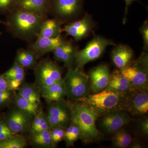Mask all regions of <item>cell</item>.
<instances>
[{
	"instance_id": "1",
	"label": "cell",
	"mask_w": 148,
	"mask_h": 148,
	"mask_svg": "<svg viewBox=\"0 0 148 148\" xmlns=\"http://www.w3.org/2000/svg\"><path fill=\"white\" fill-rule=\"evenodd\" d=\"M70 121L79 127L82 133L81 140L85 144L100 140L102 134L96 127V121L99 115L79 101L67 102Z\"/></svg>"
},
{
	"instance_id": "2",
	"label": "cell",
	"mask_w": 148,
	"mask_h": 148,
	"mask_svg": "<svg viewBox=\"0 0 148 148\" xmlns=\"http://www.w3.org/2000/svg\"><path fill=\"white\" fill-rule=\"evenodd\" d=\"M129 94H123L104 89L102 91L88 94L79 101L95 111L99 115L118 111H125L126 98Z\"/></svg>"
},
{
	"instance_id": "3",
	"label": "cell",
	"mask_w": 148,
	"mask_h": 148,
	"mask_svg": "<svg viewBox=\"0 0 148 148\" xmlns=\"http://www.w3.org/2000/svg\"><path fill=\"white\" fill-rule=\"evenodd\" d=\"M44 21L43 16L17 9L11 15L9 24L14 35L27 39L37 36Z\"/></svg>"
},
{
	"instance_id": "4",
	"label": "cell",
	"mask_w": 148,
	"mask_h": 148,
	"mask_svg": "<svg viewBox=\"0 0 148 148\" xmlns=\"http://www.w3.org/2000/svg\"><path fill=\"white\" fill-rule=\"evenodd\" d=\"M64 79L66 96L73 101H78L89 93V78L80 69H68Z\"/></svg>"
},
{
	"instance_id": "5",
	"label": "cell",
	"mask_w": 148,
	"mask_h": 148,
	"mask_svg": "<svg viewBox=\"0 0 148 148\" xmlns=\"http://www.w3.org/2000/svg\"><path fill=\"white\" fill-rule=\"evenodd\" d=\"M121 73L135 89L148 90V56L143 53L137 61L130 63Z\"/></svg>"
},
{
	"instance_id": "6",
	"label": "cell",
	"mask_w": 148,
	"mask_h": 148,
	"mask_svg": "<svg viewBox=\"0 0 148 148\" xmlns=\"http://www.w3.org/2000/svg\"><path fill=\"white\" fill-rule=\"evenodd\" d=\"M36 84L40 91L62 79V72L55 62L45 59L37 63L34 68Z\"/></svg>"
},
{
	"instance_id": "7",
	"label": "cell",
	"mask_w": 148,
	"mask_h": 148,
	"mask_svg": "<svg viewBox=\"0 0 148 148\" xmlns=\"http://www.w3.org/2000/svg\"><path fill=\"white\" fill-rule=\"evenodd\" d=\"M113 45L114 43L110 40L102 37H95L84 49L77 51L75 58L76 68L81 69L88 62L97 59L108 46Z\"/></svg>"
},
{
	"instance_id": "8",
	"label": "cell",
	"mask_w": 148,
	"mask_h": 148,
	"mask_svg": "<svg viewBox=\"0 0 148 148\" xmlns=\"http://www.w3.org/2000/svg\"><path fill=\"white\" fill-rule=\"evenodd\" d=\"M46 115L51 128L55 127L65 128L71 122L68 103L63 100L49 103Z\"/></svg>"
},
{
	"instance_id": "9",
	"label": "cell",
	"mask_w": 148,
	"mask_h": 148,
	"mask_svg": "<svg viewBox=\"0 0 148 148\" xmlns=\"http://www.w3.org/2000/svg\"><path fill=\"white\" fill-rule=\"evenodd\" d=\"M33 118L27 112L14 106L6 117L5 122L14 132L22 134L29 133Z\"/></svg>"
},
{
	"instance_id": "10",
	"label": "cell",
	"mask_w": 148,
	"mask_h": 148,
	"mask_svg": "<svg viewBox=\"0 0 148 148\" xmlns=\"http://www.w3.org/2000/svg\"><path fill=\"white\" fill-rule=\"evenodd\" d=\"M125 111L132 115H141L147 113V90L135 89L127 95L125 105Z\"/></svg>"
},
{
	"instance_id": "11",
	"label": "cell",
	"mask_w": 148,
	"mask_h": 148,
	"mask_svg": "<svg viewBox=\"0 0 148 148\" xmlns=\"http://www.w3.org/2000/svg\"><path fill=\"white\" fill-rule=\"evenodd\" d=\"M101 120L100 125L108 133H115L131 121L129 114L123 111L106 114Z\"/></svg>"
},
{
	"instance_id": "12",
	"label": "cell",
	"mask_w": 148,
	"mask_h": 148,
	"mask_svg": "<svg viewBox=\"0 0 148 148\" xmlns=\"http://www.w3.org/2000/svg\"><path fill=\"white\" fill-rule=\"evenodd\" d=\"M110 75L108 68L106 65H100L92 69L88 76L89 90L95 93L106 89L108 84Z\"/></svg>"
},
{
	"instance_id": "13",
	"label": "cell",
	"mask_w": 148,
	"mask_h": 148,
	"mask_svg": "<svg viewBox=\"0 0 148 148\" xmlns=\"http://www.w3.org/2000/svg\"><path fill=\"white\" fill-rule=\"evenodd\" d=\"M92 27V20L90 16L87 15L79 21L66 25L64 27V31L66 34L78 40L86 36Z\"/></svg>"
},
{
	"instance_id": "14",
	"label": "cell",
	"mask_w": 148,
	"mask_h": 148,
	"mask_svg": "<svg viewBox=\"0 0 148 148\" xmlns=\"http://www.w3.org/2000/svg\"><path fill=\"white\" fill-rule=\"evenodd\" d=\"M105 89L128 94L136 89L120 71H115L110 75L108 84Z\"/></svg>"
},
{
	"instance_id": "15",
	"label": "cell",
	"mask_w": 148,
	"mask_h": 148,
	"mask_svg": "<svg viewBox=\"0 0 148 148\" xmlns=\"http://www.w3.org/2000/svg\"><path fill=\"white\" fill-rule=\"evenodd\" d=\"M77 50L71 42H64L52 51L56 61L63 62L68 69L73 68Z\"/></svg>"
},
{
	"instance_id": "16",
	"label": "cell",
	"mask_w": 148,
	"mask_h": 148,
	"mask_svg": "<svg viewBox=\"0 0 148 148\" xmlns=\"http://www.w3.org/2000/svg\"><path fill=\"white\" fill-rule=\"evenodd\" d=\"M64 41L60 35L54 38H38L31 46V49L38 56L43 55L52 52Z\"/></svg>"
},
{
	"instance_id": "17",
	"label": "cell",
	"mask_w": 148,
	"mask_h": 148,
	"mask_svg": "<svg viewBox=\"0 0 148 148\" xmlns=\"http://www.w3.org/2000/svg\"><path fill=\"white\" fill-rule=\"evenodd\" d=\"M41 97L47 103L59 102L64 100L66 96V90L64 79L54 83L49 87L40 91Z\"/></svg>"
},
{
	"instance_id": "18",
	"label": "cell",
	"mask_w": 148,
	"mask_h": 148,
	"mask_svg": "<svg viewBox=\"0 0 148 148\" xmlns=\"http://www.w3.org/2000/svg\"><path fill=\"white\" fill-rule=\"evenodd\" d=\"M133 55V51L130 48L126 45H119L113 50L112 59L115 66L121 70L131 63Z\"/></svg>"
},
{
	"instance_id": "19",
	"label": "cell",
	"mask_w": 148,
	"mask_h": 148,
	"mask_svg": "<svg viewBox=\"0 0 148 148\" xmlns=\"http://www.w3.org/2000/svg\"><path fill=\"white\" fill-rule=\"evenodd\" d=\"M82 2V0H54V9L60 16L69 17L79 10Z\"/></svg>"
},
{
	"instance_id": "20",
	"label": "cell",
	"mask_w": 148,
	"mask_h": 148,
	"mask_svg": "<svg viewBox=\"0 0 148 148\" xmlns=\"http://www.w3.org/2000/svg\"><path fill=\"white\" fill-rule=\"evenodd\" d=\"M48 2V0H17L15 4L18 9L43 16L47 10Z\"/></svg>"
},
{
	"instance_id": "21",
	"label": "cell",
	"mask_w": 148,
	"mask_h": 148,
	"mask_svg": "<svg viewBox=\"0 0 148 148\" xmlns=\"http://www.w3.org/2000/svg\"><path fill=\"white\" fill-rule=\"evenodd\" d=\"M21 97L34 104L41 105L40 90L36 83H24L17 90Z\"/></svg>"
},
{
	"instance_id": "22",
	"label": "cell",
	"mask_w": 148,
	"mask_h": 148,
	"mask_svg": "<svg viewBox=\"0 0 148 148\" xmlns=\"http://www.w3.org/2000/svg\"><path fill=\"white\" fill-rule=\"evenodd\" d=\"M38 58V55L34 51L21 49L17 51L15 62L25 69H34Z\"/></svg>"
},
{
	"instance_id": "23",
	"label": "cell",
	"mask_w": 148,
	"mask_h": 148,
	"mask_svg": "<svg viewBox=\"0 0 148 148\" xmlns=\"http://www.w3.org/2000/svg\"><path fill=\"white\" fill-rule=\"evenodd\" d=\"M61 24L55 19H48L43 22L37 38H54L60 35Z\"/></svg>"
},
{
	"instance_id": "24",
	"label": "cell",
	"mask_w": 148,
	"mask_h": 148,
	"mask_svg": "<svg viewBox=\"0 0 148 148\" xmlns=\"http://www.w3.org/2000/svg\"><path fill=\"white\" fill-rule=\"evenodd\" d=\"M30 143L33 147L39 148H53L55 147L51 140L50 129L34 134H29Z\"/></svg>"
},
{
	"instance_id": "25",
	"label": "cell",
	"mask_w": 148,
	"mask_h": 148,
	"mask_svg": "<svg viewBox=\"0 0 148 148\" xmlns=\"http://www.w3.org/2000/svg\"><path fill=\"white\" fill-rule=\"evenodd\" d=\"M50 125L48 121L46 114L41 108L39 112L33 117L29 134H35L50 129Z\"/></svg>"
},
{
	"instance_id": "26",
	"label": "cell",
	"mask_w": 148,
	"mask_h": 148,
	"mask_svg": "<svg viewBox=\"0 0 148 148\" xmlns=\"http://www.w3.org/2000/svg\"><path fill=\"white\" fill-rule=\"evenodd\" d=\"M12 103L17 108L27 112L33 118L38 113L41 108L40 105L27 101L17 93L14 95Z\"/></svg>"
},
{
	"instance_id": "27",
	"label": "cell",
	"mask_w": 148,
	"mask_h": 148,
	"mask_svg": "<svg viewBox=\"0 0 148 148\" xmlns=\"http://www.w3.org/2000/svg\"><path fill=\"white\" fill-rule=\"evenodd\" d=\"M112 138L114 146L117 148H127L132 142V138L129 133L123 129H120L115 132Z\"/></svg>"
},
{
	"instance_id": "28",
	"label": "cell",
	"mask_w": 148,
	"mask_h": 148,
	"mask_svg": "<svg viewBox=\"0 0 148 148\" xmlns=\"http://www.w3.org/2000/svg\"><path fill=\"white\" fill-rule=\"evenodd\" d=\"M70 125L65 129L64 140L67 147H72L74 143L81 139V132L79 127L70 122Z\"/></svg>"
},
{
	"instance_id": "29",
	"label": "cell",
	"mask_w": 148,
	"mask_h": 148,
	"mask_svg": "<svg viewBox=\"0 0 148 148\" xmlns=\"http://www.w3.org/2000/svg\"><path fill=\"white\" fill-rule=\"evenodd\" d=\"M27 145L25 138L18 134L0 141V148H24Z\"/></svg>"
},
{
	"instance_id": "30",
	"label": "cell",
	"mask_w": 148,
	"mask_h": 148,
	"mask_svg": "<svg viewBox=\"0 0 148 148\" xmlns=\"http://www.w3.org/2000/svg\"><path fill=\"white\" fill-rule=\"evenodd\" d=\"M2 75L8 80H16L24 82L26 73L24 68L14 62L10 69L3 74Z\"/></svg>"
},
{
	"instance_id": "31",
	"label": "cell",
	"mask_w": 148,
	"mask_h": 148,
	"mask_svg": "<svg viewBox=\"0 0 148 148\" xmlns=\"http://www.w3.org/2000/svg\"><path fill=\"white\" fill-rule=\"evenodd\" d=\"M15 91L10 90H0V108L8 106L13 102Z\"/></svg>"
},
{
	"instance_id": "32",
	"label": "cell",
	"mask_w": 148,
	"mask_h": 148,
	"mask_svg": "<svg viewBox=\"0 0 148 148\" xmlns=\"http://www.w3.org/2000/svg\"><path fill=\"white\" fill-rule=\"evenodd\" d=\"M65 128L62 127H55L50 128V135L53 145L56 147L58 143L64 140Z\"/></svg>"
},
{
	"instance_id": "33",
	"label": "cell",
	"mask_w": 148,
	"mask_h": 148,
	"mask_svg": "<svg viewBox=\"0 0 148 148\" xmlns=\"http://www.w3.org/2000/svg\"><path fill=\"white\" fill-rule=\"evenodd\" d=\"M10 128L5 121H2L0 123V141L16 135Z\"/></svg>"
},
{
	"instance_id": "34",
	"label": "cell",
	"mask_w": 148,
	"mask_h": 148,
	"mask_svg": "<svg viewBox=\"0 0 148 148\" xmlns=\"http://www.w3.org/2000/svg\"><path fill=\"white\" fill-rule=\"evenodd\" d=\"M141 34L143 36L144 45L146 50H147L148 46V24L147 21H146L141 27Z\"/></svg>"
},
{
	"instance_id": "35",
	"label": "cell",
	"mask_w": 148,
	"mask_h": 148,
	"mask_svg": "<svg viewBox=\"0 0 148 148\" xmlns=\"http://www.w3.org/2000/svg\"><path fill=\"white\" fill-rule=\"evenodd\" d=\"M24 82L16 80H9V90L15 91Z\"/></svg>"
},
{
	"instance_id": "36",
	"label": "cell",
	"mask_w": 148,
	"mask_h": 148,
	"mask_svg": "<svg viewBox=\"0 0 148 148\" xmlns=\"http://www.w3.org/2000/svg\"><path fill=\"white\" fill-rule=\"evenodd\" d=\"M15 0H0V9H8L14 3Z\"/></svg>"
},
{
	"instance_id": "37",
	"label": "cell",
	"mask_w": 148,
	"mask_h": 148,
	"mask_svg": "<svg viewBox=\"0 0 148 148\" xmlns=\"http://www.w3.org/2000/svg\"><path fill=\"white\" fill-rule=\"evenodd\" d=\"M9 90V80L3 76L0 75V90Z\"/></svg>"
},
{
	"instance_id": "38",
	"label": "cell",
	"mask_w": 148,
	"mask_h": 148,
	"mask_svg": "<svg viewBox=\"0 0 148 148\" xmlns=\"http://www.w3.org/2000/svg\"><path fill=\"white\" fill-rule=\"evenodd\" d=\"M140 128L143 134L147 135L148 134V118L143 120L140 123Z\"/></svg>"
},
{
	"instance_id": "39",
	"label": "cell",
	"mask_w": 148,
	"mask_h": 148,
	"mask_svg": "<svg viewBox=\"0 0 148 148\" xmlns=\"http://www.w3.org/2000/svg\"><path fill=\"white\" fill-rule=\"evenodd\" d=\"M135 0H125V16L127 13V10H128V8L129 6L132 4V3ZM125 16L124 18H125Z\"/></svg>"
},
{
	"instance_id": "40",
	"label": "cell",
	"mask_w": 148,
	"mask_h": 148,
	"mask_svg": "<svg viewBox=\"0 0 148 148\" xmlns=\"http://www.w3.org/2000/svg\"><path fill=\"white\" fill-rule=\"evenodd\" d=\"M130 147L139 148H142L143 147H142V146L141 145L140 143H138V142H135V143L132 144V145H131V146H130Z\"/></svg>"
},
{
	"instance_id": "41",
	"label": "cell",
	"mask_w": 148,
	"mask_h": 148,
	"mask_svg": "<svg viewBox=\"0 0 148 148\" xmlns=\"http://www.w3.org/2000/svg\"><path fill=\"white\" fill-rule=\"evenodd\" d=\"M2 121V120L1 119V118H0V123H1V122Z\"/></svg>"
},
{
	"instance_id": "42",
	"label": "cell",
	"mask_w": 148,
	"mask_h": 148,
	"mask_svg": "<svg viewBox=\"0 0 148 148\" xmlns=\"http://www.w3.org/2000/svg\"><path fill=\"white\" fill-rule=\"evenodd\" d=\"M1 33H0V36H1Z\"/></svg>"
},
{
	"instance_id": "43",
	"label": "cell",
	"mask_w": 148,
	"mask_h": 148,
	"mask_svg": "<svg viewBox=\"0 0 148 148\" xmlns=\"http://www.w3.org/2000/svg\"><path fill=\"white\" fill-rule=\"evenodd\" d=\"M0 22H1V21H0Z\"/></svg>"
}]
</instances>
